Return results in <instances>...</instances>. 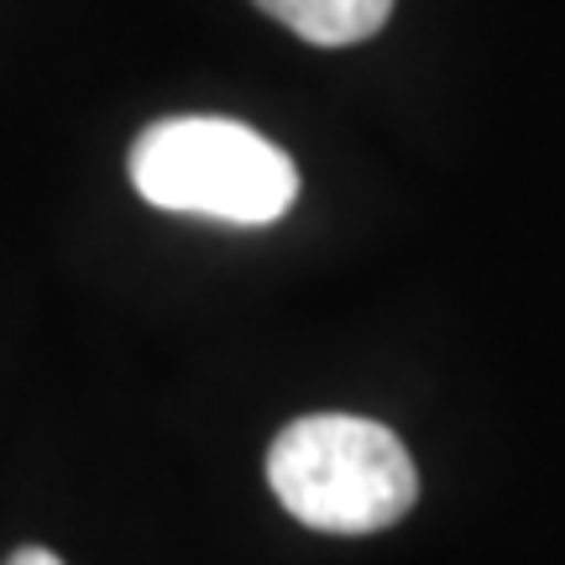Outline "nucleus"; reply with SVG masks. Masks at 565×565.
<instances>
[{"instance_id": "20e7f679", "label": "nucleus", "mask_w": 565, "mask_h": 565, "mask_svg": "<svg viewBox=\"0 0 565 565\" xmlns=\"http://www.w3.org/2000/svg\"><path fill=\"white\" fill-rule=\"evenodd\" d=\"M6 565H63L58 555H53V550H38V545H26V550H17V555H11V561Z\"/></svg>"}, {"instance_id": "f03ea898", "label": "nucleus", "mask_w": 565, "mask_h": 565, "mask_svg": "<svg viewBox=\"0 0 565 565\" xmlns=\"http://www.w3.org/2000/svg\"><path fill=\"white\" fill-rule=\"evenodd\" d=\"M131 183L147 204L231 225H273L299 194L294 158L225 116H168L131 147Z\"/></svg>"}, {"instance_id": "7ed1b4c3", "label": "nucleus", "mask_w": 565, "mask_h": 565, "mask_svg": "<svg viewBox=\"0 0 565 565\" xmlns=\"http://www.w3.org/2000/svg\"><path fill=\"white\" fill-rule=\"evenodd\" d=\"M257 6L315 47H345L372 38L393 11V0H257Z\"/></svg>"}, {"instance_id": "f257e3e1", "label": "nucleus", "mask_w": 565, "mask_h": 565, "mask_svg": "<svg viewBox=\"0 0 565 565\" xmlns=\"http://www.w3.org/2000/svg\"><path fill=\"white\" fill-rule=\"evenodd\" d=\"M278 503L324 534H377L419 498V471L404 440L377 419L303 414L267 450Z\"/></svg>"}]
</instances>
